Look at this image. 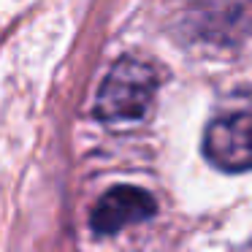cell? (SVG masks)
Wrapping results in <instances>:
<instances>
[{"mask_svg": "<svg viewBox=\"0 0 252 252\" xmlns=\"http://www.w3.org/2000/svg\"><path fill=\"white\" fill-rule=\"evenodd\" d=\"M203 155L220 171L241 174L252 168V111H233L209 122Z\"/></svg>", "mask_w": 252, "mask_h": 252, "instance_id": "2", "label": "cell"}, {"mask_svg": "<svg viewBox=\"0 0 252 252\" xmlns=\"http://www.w3.org/2000/svg\"><path fill=\"white\" fill-rule=\"evenodd\" d=\"M155 209H158V203L149 192L138 190V187H114L95 203L90 225H93L95 233L111 236L127 225L149 220Z\"/></svg>", "mask_w": 252, "mask_h": 252, "instance_id": "3", "label": "cell"}, {"mask_svg": "<svg viewBox=\"0 0 252 252\" xmlns=\"http://www.w3.org/2000/svg\"><path fill=\"white\" fill-rule=\"evenodd\" d=\"M158 93V73L152 65L122 57L111 65L95 100V117L109 125L138 122L147 117Z\"/></svg>", "mask_w": 252, "mask_h": 252, "instance_id": "1", "label": "cell"}]
</instances>
